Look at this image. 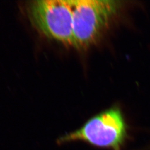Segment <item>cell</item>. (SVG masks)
<instances>
[{"label": "cell", "instance_id": "cell-1", "mask_svg": "<svg viewBox=\"0 0 150 150\" xmlns=\"http://www.w3.org/2000/svg\"><path fill=\"white\" fill-rule=\"evenodd\" d=\"M73 36L76 48L95 43L122 7L115 0H73Z\"/></svg>", "mask_w": 150, "mask_h": 150}, {"label": "cell", "instance_id": "cell-2", "mask_svg": "<svg viewBox=\"0 0 150 150\" xmlns=\"http://www.w3.org/2000/svg\"><path fill=\"white\" fill-rule=\"evenodd\" d=\"M127 125L123 114L112 107L92 117L80 129L58 139L59 144L82 141L110 150H122L127 138Z\"/></svg>", "mask_w": 150, "mask_h": 150}, {"label": "cell", "instance_id": "cell-3", "mask_svg": "<svg viewBox=\"0 0 150 150\" xmlns=\"http://www.w3.org/2000/svg\"><path fill=\"white\" fill-rule=\"evenodd\" d=\"M73 0H38L29 8L33 25L46 37L74 45Z\"/></svg>", "mask_w": 150, "mask_h": 150}]
</instances>
